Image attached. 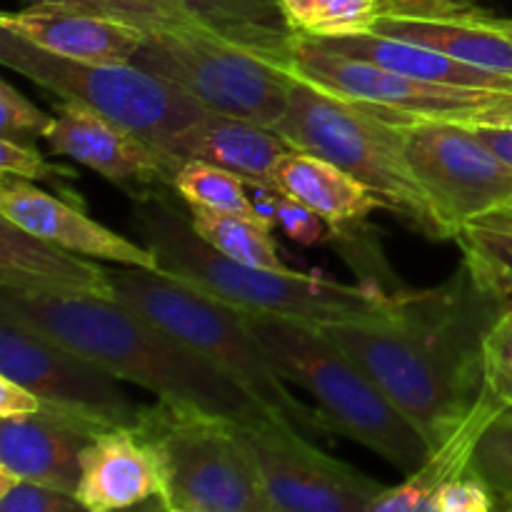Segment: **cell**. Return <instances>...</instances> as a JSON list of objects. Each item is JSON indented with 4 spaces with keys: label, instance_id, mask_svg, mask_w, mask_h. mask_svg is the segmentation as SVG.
Wrapping results in <instances>:
<instances>
[{
    "label": "cell",
    "instance_id": "cell-1",
    "mask_svg": "<svg viewBox=\"0 0 512 512\" xmlns=\"http://www.w3.org/2000/svg\"><path fill=\"white\" fill-rule=\"evenodd\" d=\"M0 313L85 355L158 400L245 425L268 410L210 360L118 298H35L0 288Z\"/></svg>",
    "mask_w": 512,
    "mask_h": 512
},
{
    "label": "cell",
    "instance_id": "cell-2",
    "mask_svg": "<svg viewBox=\"0 0 512 512\" xmlns=\"http://www.w3.org/2000/svg\"><path fill=\"white\" fill-rule=\"evenodd\" d=\"M133 225L163 273L188 280L243 313L283 315L318 325L388 320L398 318L408 295V290L390 293L370 280L348 285L320 275L255 268L225 258L195 233L190 215H180L160 190L135 198Z\"/></svg>",
    "mask_w": 512,
    "mask_h": 512
},
{
    "label": "cell",
    "instance_id": "cell-3",
    "mask_svg": "<svg viewBox=\"0 0 512 512\" xmlns=\"http://www.w3.org/2000/svg\"><path fill=\"white\" fill-rule=\"evenodd\" d=\"M115 298L178 338L248 390L268 413L293 423L308 438H325L318 408L300 403L248 325V315L208 290L163 270L105 265Z\"/></svg>",
    "mask_w": 512,
    "mask_h": 512
},
{
    "label": "cell",
    "instance_id": "cell-4",
    "mask_svg": "<svg viewBox=\"0 0 512 512\" xmlns=\"http://www.w3.org/2000/svg\"><path fill=\"white\" fill-rule=\"evenodd\" d=\"M245 315L285 383L313 395L330 435L360 443L408 475L428 463L433 450L423 433L318 323L283 315Z\"/></svg>",
    "mask_w": 512,
    "mask_h": 512
},
{
    "label": "cell",
    "instance_id": "cell-5",
    "mask_svg": "<svg viewBox=\"0 0 512 512\" xmlns=\"http://www.w3.org/2000/svg\"><path fill=\"white\" fill-rule=\"evenodd\" d=\"M295 150L318 155L363 183L420 235L453 240L405 158L403 125L293 73L290 103L273 125Z\"/></svg>",
    "mask_w": 512,
    "mask_h": 512
},
{
    "label": "cell",
    "instance_id": "cell-6",
    "mask_svg": "<svg viewBox=\"0 0 512 512\" xmlns=\"http://www.w3.org/2000/svg\"><path fill=\"white\" fill-rule=\"evenodd\" d=\"M133 65L168 80L210 113L273 128L285 115L293 70L275 55L228 38L200 20L145 35Z\"/></svg>",
    "mask_w": 512,
    "mask_h": 512
},
{
    "label": "cell",
    "instance_id": "cell-7",
    "mask_svg": "<svg viewBox=\"0 0 512 512\" xmlns=\"http://www.w3.org/2000/svg\"><path fill=\"white\" fill-rule=\"evenodd\" d=\"M138 433L153 448L168 508L273 512L240 425L185 403L145 405Z\"/></svg>",
    "mask_w": 512,
    "mask_h": 512
},
{
    "label": "cell",
    "instance_id": "cell-8",
    "mask_svg": "<svg viewBox=\"0 0 512 512\" xmlns=\"http://www.w3.org/2000/svg\"><path fill=\"white\" fill-rule=\"evenodd\" d=\"M0 63L48 93L90 108L130 133L165 148L198 123L208 108L168 80L133 63H78L35 48L0 28Z\"/></svg>",
    "mask_w": 512,
    "mask_h": 512
},
{
    "label": "cell",
    "instance_id": "cell-9",
    "mask_svg": "<svg viewBox=\"0 0 512 512\" xmlns=\"http://www.w3.org/2000/svg\"><path fill=\"white\" fill-rule=\"evenodd\" d=\"M320 328L423 433L433 453L458 433L480 400L400 313L388 320H343Z\"/></svg>",
    "mask_w": 512,
    "mask_h": 512
},
{
    "label": "cell",
    "instance_id": "cell-10",
    "mask_svg": "<svg viewBox=\"0 0 512 512\" xmlns=\"http://www.w3.org/2000/svg\"><path fill=\"white\" fill-rule=\"evenodd\" d=\"M403 125L405 158L428 193L435 213L458 238L512 203V165L475 130L455 120H413Z\"/></svg>",
    "mask_w": 512,
    "mask_h": 512
},
{
    "label": "cell",
    "instance_id": "cell-11",
    "mask_svg": "<svg viewBox=\"0 0 512 512\" xmlns=\"http://www.w3.org/2000/svg\"><path fill=\"white\" fill-rule=\"evenodd\" d=\"M0 375L33 390L45 410L68 415L98 433L138 430L145 405L128 398L123 380L85 355L0 313Z\"/></svg>",
    "mask_w": 512,
    "mask_h": 512
},
{
    "label": "cell",
    "instance_id": "cell-12",
    "mask_svg": "<svg viewBox=\"0 0 512 512\" xmlns=\"http://www.w3.org/2000/svg\"><path fill=\"white\" fill-rule=\"evenodd\" d=\"M273 512H368L385 485L315 448L273 413L240 425Z\"/></svg>",
    "mask_w": 512,
    "mask_h": 512
},
{
    "label": "cell",
    "instance_id": "cell-13",
    "mask_svg": "<svg viewBox=\"0 0 512 512\" xmlns=\"http://www.w3.org/2000/svg\"><path fill=\"white\" fill-rule=\"evenodd\" d=\"M288 68L330 93L370 105L395 123H413V120L468 123L498 95V90L453 88V85H435L408 78L368 60L330 53L298 33L290 45Z\"/></svg>",
    "mask_w": 512,
    "mask_h": 512
},
{
    "label": "cell",
    "instance_id": "cell-14",
    "mask_svg": "<svg viewBox=\"0 0 512 512\" xmlns=\"http://www.w3.org/2000/svg\"><path fill=\"white\" fill-rule=\"evenodd\" d=\"M43 140L55 155L78 160L133 193V198L158 188H173L175 170L183 165L150 140L70 100L55 105Z\"/></svg>",
    "mask_w": 512,
    "mask_h": 512
},
{
    "label": "cell",
    "instance_id": "cell-15",
    "mask_svg": "<svg viewBox=\"0 0 512 512\" xmlns=\"http://www.w3.org/2000/svg\"><path fill=\"white\" fill-rule=\"evenodd\" d=\"M0 218L83 258L125 268L160 270L158 258L148 245L105 228L70 200L50 195L48 190L13 175H0Z\"/></svg>",
    "mask_w": 512,
    "mask_h": 512
},
{
    "label": "cell",
    "instance_id": "cell-16",
    "mask_svg": "<svg viewBox=\"0 0 512 512\" xmlns=\"http://www.w3.org/2000/svg\"><path fill=\"white\" fill-rule=\"evenodd\" d=\"M95 435L100 433L90 425L45 408L28 418H0V473L75 493L83 453Z\"/></svg>",
    "mask_w": 512,
    "mask_h": 512
},
{
    "label": "cell",
    "instance_id": "cell-17",
    "mask_svg": "<svg viewBox=\"0 0 512 512\" xmlns=\"http://www.w3.org/2000/svg\"><path fill=\"white\" fill-rule=\"evenodd\" d=\"M0 288L35 298H115L105 265L0 218Z\"/></svg>",
    "mask_w": 512,
    "mask_h": 512
},
{
    "label": "cell",
    "instance_id": "cell-18",
    "mask_svg": "<svg viewBox=\"0 0 512 512\" xmlns=\"http://www.w3.org/2000/svg\"><path fill=\"white\" fill-rule=\"evenodd\" d=\"M0 28L45 53L78 63H133L148 35L123 20L50 3H33L30 8L3 13Z\"/></svg>",
    "mask_w": 512,
    "mask_h": 512
},
{
    "label": "cell",
    "instance_id": "cell-19",
    "mask_svg": "<svg viewBox=\"0 0 512 512\" xmlns=\"http://www.w3.org/2000/svg\"><path fill=\"white\" fill-rule=\"evenodd\" d=\"M75 495L90 512L123 510L163 495V475L148 440L133 428L95 435L83 453Z\"/></svg>",
    "mask_w": 512,
    "mask_h": 512
},
{
    "label": "cell",
    "instance_id": "cell-20",
    "mask_svg": "<svg viewBox=\"0 0 512 512\" xmlns=\"http://www.w3.org/2000/svg\"><path fill=\"white\" fill-rule=\"evenodd\" d=\"M163 150L180 163L203 160L230 170L248 185L275 188V170L295 148L273 128L233 115L205 113L198 123L175 135Z\"/></svg>",
    "mask_w": 512,
    "mask_h": 512
},
{
    "label": "cell",
    "instance_id": "cell-21",
    "mask_svg": "<svg viewBox=\"0 0 512 512\" xmlns=\"http://www.w3.org/2000/svg\"><path fill=\"white\" fill-rule=\"evenodd\" d=\"M310 40L315 45H320V48L330 50V53L348 55V58L355 60H368V63L380 65V68H388L393 73L408 75V78L415 80H425V83L453 85V88L470 90H498V93L512 90V78L475 68V65L460 63V60L438 53L433 48L410 43V40L393 38V35L375 33V30Z\"/></svg>",
    "mask_w": 512,
    "mask_h": 512
},
{
    "label": "cell",
    "instance_id": "cell-22",
    "mask_svg": "<svg viewBox=\"0 0 512 512\" xmlns=\"http://www.w3.org/2000/svg\"><path fill=\"white\" fill-rule=\"evenodd\" d=\"M373 30L512 78V35L493 23V15H483L478 10L445 15V18L380 15Z\"/></svg>",
    "mask_w": 512,
    "mask_h": 512
},
{
    "label": "cell",
    "instance_id": "cell-23",
    "mask_svg": "<svg viewBox=\"0 0 512 512\" xmlns=\"http://www.w3.org/2000/svg\"><path fill=\"white\" fill-rule=\"evenodd\" d=\"M273 183L283 195L323 215L333 230L360 225L375 208H383V203L353 175L303 150H293L280 160Z\"/></svg>",
    "mask_w": 512,
    "mask_h": 512
},
{
    "label": "cell",
    "instance_id": "cell-24",
    "mask_svg": "<svg viewBox=\"0 0 512 512\" xmlns=\"http://www.w3.org/2000/svg\"><path fill=\"white\" fill-rule=\"evenodd\" d=\"M500 413H505V410L483 390L473 413L460 425L458 433L443 448L435 450L423 468L410 473L405 483L395 485V488H383V493L370 503L368 512H415L425 498L443 490L450 480L465 475L480 433Z\"/></svg>",
    "mask_w": 512,
    "mask_h": 512
},
{
    "label": "cell",
    "instance_id": "cell-25",
    "mask_svg": "<svg viewBox=\"0 0 512 512\" xmlns=\"http://www.w3.org/2000/svg\"><path fill=\"white\" fill-rule=\"evenodd\" d=\"M208 28L288 63L295 33L285 23L278 0H183Z\"/></svg>",
    "mask_w": 512,
    "mask_h": 512
},
{
    "label": "cell",
    "instance_id": "cell-26",
    "mask_svg": "<svg viewBox=\"0 0 512 512\" xmlns=\"http://www.w3.org/2000/svg\"><path fill=\"white\" fill-rule=\"evenodd\" d=\"M190 223H193L195 233L225 258L238 260L243 265H255V268L285 270L278 243L273 238V228L263 223L258 215L190 208Z\"/></svg>",
    "mask_w": 512,
    "mask_h": 512
},
{
    "label": "cell",
    "instance_id": "cell-27",
    "mask_svg": "<svg viewBox=\"0 0 512 512\" xmlns=\"http://www.w3.org/2000/svg\"><path fill=\"white\" fill-rule=\"evenodd\" d=\"M465 265L490 295L505 308L512 305V210H500L458 235Z\"/></svg>",
    "mask_w": 512,
    "mask_h": 512
},
{
    "label": "cell",
    "instance_id": "cell-28",
    "mask_svg": "<svg viewBox=\"0 0 512 512\" xmlns=\"http://www.w3.org/2000/svg\"><path fill=\"white\" fill-rule=\"evenodd\" d=\"M248 188L243 178L203 160H185L173 175V190L188 208L255 215Z\"/></svg>",
    "mask_w": 512,
    "mask_h": 512
},
{
    "label": "cell",
    "instance_id": "cell-29",
    "mask_svg": "<svg viewBox=\"0 0 512 512\" xmlns=\"http://www.w3.org/2000/svg\"><path fill=\"white\" fill-rule=\"evenodd\" d=\"M465 473L488 485L495 500L512 503V410L495 415L485 425Z\"/></svg>",
    "mask_w": 512,
    "mask_h": 512
},
{
    "label": "cell",
    "instance_id": "cell-30",
    "mask_svg": "<svg viewBox=\"0 0 512 512\" xmlns=\"http://www.w3.org/2000/svg\"><path fill=\"white\" fill-rule=\"evenodd\" d=\"M33 3L63 5V8L80 10V13L123 20V23L135 25L145 33L188 23V20H198L185 5L163 3V0H33Z\"/></svg>",
    "mask_w": 512,
    "mask_h": 512
},
{
    "label": "cell",
    "instance_id": "cell-31",
    "mask_svg": "<svg viewBox=\"0 0 512 512\" xmlns=\"http://www.w3.org/2000/svg\"><path fill=\"white\" fill-rule=\"evenodd\" d=\"M380 18L378 0H315L298 35L333 38V35L368 33Z\"/></svg>",
    "mask_w": 512,
    "mask_h": 512
},
{
    "label": "cell",
    "instance_id": "cell-32",
    "mask_svg": "<svg viewBox=\"0 0 512 512\" xmlns=\"http://www.w3.org/2000/svg\"><path fill=\"white\" fill-rule=\"evenodd\" d=\"M0 170L3 175H13V178L28 180V183H53L60 193L68 195L70 203H80L78 195L70 188V183L75 180L73 170L50 163L33 143L0 138Z\"/></svg>",
    "mask_w": 512,
    "mask_h": 512
},
{
    "label": "cell",
    "instance_id": "cell-33",
    "mask_svg": "<svg viewBox=\"0 0 512 512\" xmlns=\"http://www.w3.org/2000/svg\"><path fill=\"white\" fill-rule=\"evenodd\" d=\"M485 393L503 410H512V313L505 310L483 343Z\"/></svg>",
    "mask_w": 512,
    "mask_h": 512
},
{
    "label": "cell",
    "instance_id": "cell-34",
    "mask_svg": "<svg viewBox=\"0 0 512 512\" xmlns=\"http://www.w3.org/2000/svg\"><path fill=\"white\" fill-rule=\"evenodd\" d=\"M0 512H90L75 493L0 473Z\"/></svg>",
    "mask_w": 512,
    "mask_h": 512
},
{
    "label": "cell",
    "instance_id": "cell-35",
    "mask_svg": "<svg viewBox=\"0 0 512 512\" xmlns=\"http://www.w3.org/2000/svg\"><path fill=\"white\" fill-rule=\"evenodd\" d=\"M50 120L53 115L43 113L38 105L30 103L8 80L0 83V138L33 143L35 138H43Z\"/></svg>",
    "mask_w": 512,
    "mask_h": 512
},
{
    "label": "cell",
    "instance_id": "cell-36",
    "mask_svg": "<svg viewBox=\"0 0 512 512\" xmlns=\"http://www.w3.org/2000/svg\"><path fill=\"white\" fill-rule=\"evenodd\" d=\"M275 228H280L290 240L305 245V248L323 245L335 238L333 225L323 215H318L300 200L288 198V195L280 198L278 210H275Z\"/></svg>",
    "mask_w": 512,
    "mask_h": 512
},
{
    "label": "cell",
    "instance_id": "cell-37",
    "mask_svg": "<svg viewBox=\"0 0 512 512\" xmlns=\"http://www.w3.org/2000/svg\"><path fill=\"white\" fill-rule=\"evenodd\" d=\"M495 498L488 485L465 473L440 490V512H493Z\"/></svg>",
    "mask_w": 512,
    "mask_h": 512
},
{
    "label": "cell",
    "instance_id": "cell-38",
    "mask_svg": "<svg viewBox=\"0 0 512 512\" xmlns=\"http://www.w3.org/2000/svg\"><path fill=\"white\" fill-rule=\"evenodd\" d=\"M380 15H403V18H445L473 10L468 0H378Z\"/></svg>",
    "mask_w": 512,
    "mask_h": 512
},
{
    "label": "cell",
    "instance_id": "cell-39",
    "mask_svg": "<svg viewBox=\"0 0 512 512\" xmlns=\"http://www.w3.org/2000/svg\"><path fill=\"white\" fill-rule=\"evenodd\" d=\"M43 400L33 390L0 375V418H28L43 413Z\"/></svg>",
    "mask_w": 512,
    "mask_h": 512
},
{
    "label": "cell",
    "instance_id": "cell-40",
    "mask_svg": "<svg viewBox=\"0 0 512 512\" xmlns=\"http://www.w3.org/2000/svg\"><path fill=\"white\" fill-rule=\"evenodd\" d=\"M465 125H478V128H508L512 130V90L498 93L493 103L473 115Z\"/></svg>",
    "mask_w": 512,
    "mask_h": 512
},
{
    "label": "cell",
    "instance_id": "cell-41",
    "mask_svg": "<svg viewBox=\"0 0 512 512\" xmlns=\"http://www.w3.org/2000/svg\"><path fill=\"white\" fill-rule=\"evenodd\" d=\"M470 128H473L475 135H478L485 145H490V148H493L495 153L505 160V163L512 165V130H508V128H478V125H470Z\"/></svg>",
    "mask_w": 512,
    "mask_h": 512
},
{
    "label": "cell",
    "instance_id": "cell-42",
    "mask_svg": "<svg viewBox=\"0 0 512 512\" xmlns=\"http://www.w3.org/2000/svg\"><path fill=\"white\" fill-rule=\"evenodd\" d=\"M313 5L315 0H278L280 13H283L285 23H288V28L293 30V33H300V30H303Z\"/></svg>",
    "mask_w": 512,
    "mask_h": 512
},
{
    "label": "cell",
    "instance_id": "cell-43",
    "mask_svg": "<svg viewBox=\"0 0 512 512\" xmlns=\"http://www.w3.org/2000/svg\"><path fill=\"white\" fill-rule=\"evenodd\" d=\"M168 503H165L163 495H155V498H148L143 500V503L138 505H130V508H123V510H110V512H168Z\"/></svg>",
    "mask_w": 512,
    "mask_h": 512
},
{
    "label": "cell",
    "instance_id": "cell-44",
    "mask_svg": "<svg viewBox=\"0 0 512 512\" xmlns=\"http://www.w3.org/2000/svg\"><path fill=\"white\" fill-rule=\"evenodd\" d=\"M493 23L500 25V28H503L505 33L512 35V20H508V18H493Z\"/></svg>",
    "mask_w": 512,
    "mask_h": 512
},
{
    "label": "cell",
    "instance_id": "cell-45",
    "mask_svg": "<svg viewBox=\"0 0 512 512\" xmlns=\"http://www.w3.org/2000/svg\"><path fill=\"white\" fill-rule=\"evenodd\" d=\"M168 512H205V510H185V508H170Z\"/></svg>",
    "mask_w": 512,
    "mask_h": 512
},
{
    "label": "cell",
    "instance_id": "cell-46",
    "mask_svg": "<svg viewBox=\"0 0 512 512\" xmlns=\"http://www.w3.org/2000/svg\"><path fill=\"white\" fill-rule=\"evenodd\" d=\"M503 512H512V503H503Z\"/></svg>",
    "mask_w": 512,
    "mask_h": 512
},
{
    "label": "cell",
    "instance_id": "cell-47",
    "mask_svg": "<svg viewBox=\"0 0 512 512\" xmlns=\"http://www.w3.org/2000/svg\"><path fill=\"white\" fill-rule=\"evenodd\" d=\"M163 3H178V5H185L183 0H163Z\"/></svg>",
    "mask_w": 512,
    "mask_h": 512
},
{
    "label": "cell",
    "instance_id": "cell-48",
    "mask_svg": "<svg viewBox=\"0 0 512 512\" xmlns=\"http://www.w3.org/2000/svg\"><path fill=\"white\" fill-rule=\"evenodd\" d=\"M475 3H480V0H468V5H475Z\"/></svg>",
    "mask_w": 512,
    "mask_h": 512
},
{
    "label": "cell",
    "instance_id": "cell-49",
    "mask_svg": "<svg viewBox=\"0 0 512 512\" xmlns=\"http://www.w3.org/2000/svg\"><path fill=\"white\" fill-rule=\"evenodd\" d=\"M508 313H512V305H510V308H508Z\"/></svg>",
    "mask_w": 512,
    "mask_h": 512
},
{
    "label": "cell",
    "instance_id": "cell-50",
    "mask_svg": "<svg viewBox=\"0 0 512 512\" xmlns=\"http://www.w3.org/2000/svg\"><path fill=\"white\" fill-rule=\"evenodd\" d=\"M505 210H512V203H510V208H505Z\"/></svg>",
    "mask_w": 512,
    "mask_h": 512
}]
</instances>
